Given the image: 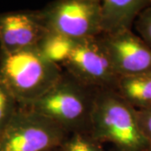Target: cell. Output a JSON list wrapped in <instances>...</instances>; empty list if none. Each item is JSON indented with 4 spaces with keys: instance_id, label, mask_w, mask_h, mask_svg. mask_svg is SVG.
Listing matches in <instances>:
<instances>
[{
    "instance_id": "cell-6",
    "label": "cell",
    "mask_w": 151,
    "mask_h": 151,
    "mask_svg": "<svg viewBox=\"0 0 151 151\" xmlns=\"http://www.w3.org/2000/svg\"><path fill=\"white\" fill-rule=\"evenodd\" d=\"M60 66L78 81L96 89L115 90L119 79L99 35L76 40Z\"/></svg>"
},
{
    "instance_id": "cell-4",
    "label": "cell",
    "mask_w": 151,
    "mask_h": 151,
    "mask_svg": "<svg viewBox=\"0 0 151 151\" xmlns=\"http://www.w3.org/2000/svg\"><path fill=\"white\" fill-rule=\"evenodd\" d=\"M69 134L29 107L19 106L0 133V151H46L59 148Z\"/></svg>"
},
{
    "instance_id": "cell-9",
    "label": "cell",
    "mask_w": 151,
    "mask_h": 151,
    "mask_svg": "<svg viewBox=\"0 0 151 151\" xmlns=\"http://www.w3.org/2000/svg\"><path fill=\"white\" fill-rule=\"evenodd\" d=\"M151 0H101V35L132 30L133 25Z\"/></svg>"
},
{
    "instance_id": "cell-10",
    "label": "cell",
    "mask_w": 151,
    "mask_h": 151,
    "mask_svg": "<svg viewBox=\"0 0 151 151\" xmlns=\"http://www.w3.org/2000/svg\"><path fill=\"white\" fill-rule=\"evenodd\" d=\"M115 91L136 109L151 106V71L119 77Z\"/></svg>"
},
{
    "instance_id": "cell-15",
    "label": "cell",
    "mask_w": 151,
    "mask_h": 151,
    "mask_svg": "<svg viewBox=\"0 0 151 151\" xmlns=\"http://www.w3.org/2000/svg\"><path fill=\"white\" fill-rule=\"evenodd\" d=\"M137 116L141 132L151 151V106L137 109Z\"/></svg>"
},
{
    "instance_id": "cell-13",
    "label": "cell",
    "mask_w": 151,
    "mask_h": 151,
    "mask_svg": "<svg viewBox=\"0 0 151 151\" xmlns=\"http://www.w3.org/2000/svg\"><path fill=\"white\" fill-rule=\"evenodd\" d=\"M19 107L14 95L0 81V133L10 121Z\"/></svg>"
},
{
    "instance_id": "cell-14",
    "label": "cell",
    "mask_w": 151,
    "mask_h": 151,
    "mask_svg": "<svg viewBox=\"0 0 151 151\" xmlns=\"http://www.w3.org/2000/svg\"><path fill=\"white\" fill-rule=\"evenodd\" d=\"M138 35L151 48V2L140 13L134 24Z\"/></svg>"
},
{
    "instance_id": "cell-17",
    "label": "cell",
    "mask_w": 151,
    "mask_h": 151,
    "mask_svg": "<svg viewBox=\"0 0 151 151\" xmlns=\"http://www.w3.org/2000/svg\"><path fill=\"white\" fill-rule=\"evenodd\" d=\"M46 151H61V150H60V147H59V148H55V149H52V150H46Z\"/></svg>"
},
{
    "instance_id": "cell-8",
    "label": "cell",
    "mask_w": 151,
    "mask_h": 151,
    "mask_svg": "<svg viewBox=\"0 0 151 151\" xmlns=\"http://www.w3.org/2000/svg\"><path fill=\"white\" fill-rule=\"evenodd\" d=\"M48 32L40 9L0 13V50L14 52L36 46Z\"/></svg>"
},
{
    "instance_id": "cell-11",
    "label": "cell",
    "mask_w": 151,
    "mask_h": 151,
    "mask_svg": "<svg viewBox=\"0 0 151 151\" xmlns=\"http://www.w3.org/2000/svg\"><path fill=\"white\" fill-rule=\"evenodd\" d=\"M75 40L60 34L48 31L36 46L47 59L60 65L68 56Z\"/></svg>"
},
{
    "instance_id": "cell-16",
    "label": "cell",
    "mask_w": 151,
    "mask_h": 151,
    "mask_svg": "<svg viewBox=\"0 0 151 151\" xmlns=\"http://www.w3.org/2000/svg\"><path fill=\"white\" fill-rule=\"evenodd\" d=\"M108 151H124V150H119V149L116 148V147H113L112 149H110V150Z\"/></svg>"
},
{
    "instance_id": "cell-1",
    "label": "cell",
    "mask_w": 151,
    "mask_h": 151,
    "mask_svg": "<svg viewBox=\"0 0 151 151\" xmlns=\"http://www.w3.org/2000/svg\"><path fill=\"white\" fill-rule=\"evenodd\" d=\"M62 73V67L47 59L37 46L14 52L0 50V81L21 107L42 97Z\"/></svg>"
},
{
    "instance_id": "cell-7",
    "label": "cell",
    "mask_w": 151,
    "mask_h": 151,
    "mask_svg": "<svg viewBox=\"0 0 151 151\" xmlns=\"http://www.w3.org/2000/svg\"><path fill=\"white\" fill-rule=\"evenodd\" d=\"M99 39L119 77L151 71V48L133 30L100 35Z\"/></svg>"
},
{
    "instance_id": "cell-12",
    "label": "cell",
    "mask_w": 151,
    "mask_h": 151,
    "mask_svg": "<svg viewBox=\"0 0 151 151\" xmlns=\"http://www.w3.org/2000/svg\"><path fill=\"white\" fill-rule=\"evenodd\" d=\"M61 151H107L103 144L95 139L88 132L70 134L60 146Z\"/></svg>"
},
{
    "instance_id": "cell-5",
    "label": "cell",
    "mask_w": 151,
    "mask_h": 151,
    "mask_svg": "<svg viewBox=\"0 0 151 151\" xmlns=\"http://www.w3.org/2000/svg\"><path fill=\"white\" fill-rule=\"evenodd\" d=\"M100 9L101 0H55L40 11L48 31L79 40L101 35Z\"/></svg>"
},
{
    "instance_id": "cell-3",
    "label": "cell",
    "mask_w": 151,
    "mask_h": 151,
    "mask_svg": "<svg viewBox=\"0 0 151 151\" xmlns=\"http://www.w3.org/2000/svg\"><path fill=\"white\" fill-rule=\"evenodd\" d=\"M90 134L101 144L124 151H150L141 132L137 109L113 89H99L91 119Z\"/></svg>"
},
{
    "instance_id": "cell-2",
    "label": "cell",
    "mask_w": 151,
    "mask_h": 151,
    "mask_svg": "<svg viewBox=\"0 0 151 151\" xmlns=\"http://www.w3.org/2000/svg\"><path fill=\"white\" fill-rule=\"evenodd\" d=\"M98 90L82 83L63 70L58 81L42 97L26 107L50 119L69 134L90 133Z\"/></svg>"
}]
</instances>
